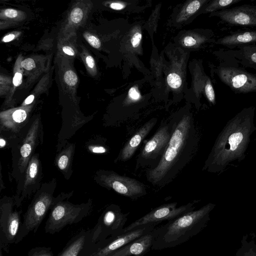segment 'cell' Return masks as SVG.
<instances>
[{
	"instance_id": "cell-3",
	"label": "cell",
	"mask_w": 256,
	"mask_h": 256,
	"mask_svg": "<svg viewBox=\"0 0 256 256\" xmlns=\"http://www.w3.org/2000/svg\"><path fill=\"white\" fill-rule=\"evenodd\" d=\"M216 204L208 203L156 228V237L152 250L172 248L190 240L207 225Z\"/></svg>"
},
{
	"instance_id": "cell-26",
	"label": "cell",
	"mask_w": 256,
	"mask_h": 256,
	"mask_svg": "<svg viewBox=\"0 0 256 256\" xmlns=\"http://www.w3.org/2000/svg\"><path fill=\"white\" fill-rule=\"evenodd\" d=\"M204 90L208 100L212 104H216V95L214 90L210 79L207 78L204 86Z\"/></svg>"
},
{
	"instance_id": "cell-37",
	"label": "cell",
	"mask_w": 256,
	"mask_h": 256,
	"mask_svg": "<svg viewBox=\"0 0 256 256\" xmlns=\"http://www.w3.org/2000/svg\"><path fill=\"white\" fill-rule=\"evenodd\" d=\"M22 82V74L20 72H16L13 78L12 82L14 86H19Z\"/></svg>"
},
{
	"instance_id": "cell-32",
	"label": "cell",
	"mask_w": 256,
	"mask_h": 256,
	"mask_svg": "<svg viewBox=\"0 0 256 256\" xmlns=\"http://www.w3.org/2000/svg\"><path fill=\"white\" fill-rule=\"evenodd\" d=\"M88 149L90 152L94 154H104L108 151L105 146L98 144L90 145L88 146Z\"/></svg>"
},
{
	"instance_id": "cell-24",
	"label": "cell",
	"mask_w": 256,
	"mask_h": 256,
	"mask_svg": "<svg viewBox=\"0 0 256 256\" xmlns=\"http://www.w3.org/2000/svg\"><path fill=\"white\" fill-rule=\"evenodd\" d=\"M236 256H256V244L253 240L248 241L244 237L242 240V246Z\"/></svg>"
},
{
	"instance_id": "cell-40",
	"label": "cell",
	"mask_w": 256,
	"mask_h": 256,
	"mask_svg": "<svg viewBox=\"0 0 256 256\" xmlns=\"http://www.w3.org/2000/svg\"><path fill=\"white\" fill-rule=\"evenodd\" d=\"M110 6L112 9L120 10L124 8L125 6L120 3L113 2L110 4Z\"/></svg>"
},
{
	"instance_id": "cell-2",
	"label": "cell",
	"mask_w": 256,
	"mask_h": 256,
	"mask_svg": "<svg viewBox=\"0 0 256 256\" xmlns=\"http://www.w3.org/2000/svg\"><path fill=\"white\" fill-rule=\"evenodd\" d=\"M256 108H244L230 118L218 136L202 170L220 174L232 164L244 159L252 134L256 130Z\"/></svg>"
},
{
	"instance_id": "cell-7",
	"label": "cell",
	"mask_w": 256,
	"mask_h": 256,
	"mask_svg": "<svg viewBox=\"0 0 256 256\" xmlns=\"http://www.w3.org/2000/svg\"><path fill=\"white\" fill-rule=\"evenodd\" d=\"M94 180L100 186L134 200L148 193L146 186L142 182L111 170H98Z\"/></svg>"
},
{
	"instance_id": "cell-38",
	"label": "cell",
	"mask_w": 256,
	"mask_h": 256,
	"mask_svg": "<svg viewBox=\"0 0 256 256\" xmlns=\"http://www.w3.org/2000/svg\"><path fill=\"white\" fill-rule=\"evenodd\" d=\"M4 14L8 18H14L17 16L18 12L15 10L8 8L4 10Z\"/></svg>"
},
{
	"instance_id": "cell-17",
	"label": "cell",
	"mask_w": 256,
	"mask_h": 256,
	"mask_svg": "<svg viewBox=\"0 0 256 256\" xmlns=\"http://www.w3.org/2000/svg\"><path fill=\"white\" fill-rule=\"evenodd\" d=\"M156 118H152L144 124L126 142L120 152L118 160L126 162L131 158L143 140L156 126Z\"/></svg>"
},
{
	"instance_id": "cell-6",
	"label": "cell",
	"mask_w": 256,
	"mask_h": 256,
	"mask_svg": "<svg viewBox=\"0 0 256 256\" xmlns=\"http://www.w3.org/2000/svg\"><path fill=\"white\" fill-rule=\"evenodd\" d=\"M14 198L4 196L0 200V256L8 253L10 246L15 244L22 226L20 214Z\"/></svg>"
},
{
	"instance_id": "cell-25",
	"label": "cell",
	"mask_w": 256,
	"mask_h": 256,
	"mask_svg": "<svg viewBox=\"0 0 256 256\" xmlns=\"http://www.w3.org/2000/svg\"><path fill=\"white\" fill-rule=\"evenodd\" d=\"M28 256H54V254L50 247L38 246L30 249Z\"/></svg>"
},
{
	"instance_id": "cell-9",
	"label": "cell",
	"mask_w": 256,
	"mask_h": 256,
	"mask_svg": "<svg viewBox=\"0 0 256 256\" xmlns=\"http://www.w3.org/2000/svg\"><path fill=\"white\" fill-rule=\"evenodd\" d=\"M172 133L170 121L162 122L158 128L145 144L138 156L136 168H153L160 162L170 140Z\"/></svg>"
},
{
	"instance_id": "cell-42",
	"label": "cell",
	"mask_w": 256,
	"mask_h": 256,
	"mask_svg": "<svg viewBox=\"0 0 256 256\" xmlns=\"http://www.w3.org/2000/svg\"><path fill=\"white\" fill-rule=\"evenodd\" d=\"M15 38V36L14 34H10L5 36L3 39L2 42H6L12 40Z\"/></svg>"
},
{
	"instance_id": "cell-36",
	"label": "cell",
	"mask_w": 256,
	"mask_h": 256,
	"mask_svg": "<svg viewBox=\"0 0 256 256\" xmlns=\"http://www.w3.org/2000/svg\"><path fill=\"white\" fill-rule=\"evenodd\" d=\"M197 43L196 40L192 36H186L184 39V44L186 46H192Z\"/></svg>"
},
{
	"instance_id": "cell-33",
	"label": "cell",
	"mask_w": 256,
	"mask_h": 256,
	"mask_svg": "<svg viewBox=\"0 0 256 256\" xmlns=\"http://www.w3.org/2000/svg\"><path fill=\"white\" fill-rule=\"evenodd\" d=\"M21 66L24 68L30 70L35 68L36 64L32 59L28 58L21 62Z\"/></svg>"
},
{
	"instance_id": "cell-13",
	"label": "cell",
	"mask_w": 256,
	"mask_h": 256,
	"mask_svg": "<svg viewBox=\"0 0 256 256\" xmlns=\"http://www.w3.org/2000/svg\"><path fill=\"white\" fill-rule=\"evenodd\" d=\"M42 166L38 154H34L30 160L23 181L20 184L16 194L13 197L17 208L24 200L35 194L41 187Z\"/></svg>"
},
{
	"instance_id": "cell-27",
	"label": "cell",
	"mask_w": 256,
	"mask_h": 256,
	"mask_svg": "<svg viewBox=\"0 0 256 256\" xmlns=\"http://www.w3.org/2000/svg\"><path fill=\"white\" fill-rule=\"evenodd\" d=\"M168 84L172 88H177L180 86L182 82L180 76L176 73H170L167 77Z\"/></svg>"
},
{
	"instance_id": "cell-11",
	"label": "cell",
	"mask_w": 256,
	"mask_h": 256,
	"mask_svg": "<svg viewBox=\"0 0 256 256\" xmlns=\"http://www.w3.org/2000/svg\"><path fill=\"white\" fill-rule=\"evenodd\" d=\"M156 224L142 225L116 237H110L94 244H88L80 256H107L132 240L150 232Z\"/></svg>"
},
{
	"instance_id": "cell-30",
	"label": "cell",
	"mask_w": 256,
	"mask_h": 256,
	"mask_svg": "<svg viewBox=\"0 0 256 256\" xmlns=\"http://www.w3.org/2000/svg\"><path fill=\"white\" fill-rule=\"evenodd\" d=\"M83 17V12L81 8H74L70 13V18L71 20L75 23L80 22Z\"/></svg>"
},
{
	"instance_id": "cell-22",
	"label": "cell",
	"mask_w": 256,
	"mask_h": 256,
	"mask_svg": "<svg viewBox=\"0 0 256 256\" xmlns=\"http://www.w3.org/2000/svg\"><path fill=\"white\" fill-rule=\"evenodd\" d=\"M75 147L74 144L68 143L56 158V166L66 179H69L72 172V164Z\"/></svg>"
},
{
	"instance_id": "cell-19",
	"label": "cell",
	"mask_w": 256,
	"mask_h": 256,
	"mask_svg": "<svg viewBox=\"0 0 256 256\" xmlns=\"http://www.w3.org/2000/svg\"><path fill=\"white\" fill-rule=\"evenodd\" d=\"M28 110L20 108L2 112L0 114V130L18 132L27 122Z\"/></svg>"
},
{
	"instance_id": "cell-20",
	"label": "cell",
	"mask_w": 256,
	"mask_h": 256,
	"mask_svg": "<svg viewBox=\"0 0 256 256\" xmlns=\"http://www.w3.org/2000/svg\"><path fill=\"white\" fill-rule=\"evenodd\" d=\"M256 42V30H238L230 33L217 40L216 44L228 48L252 44Z\"/></svg>"
},
{
	"instance_id": "cell-41",
	"label": "cell",
	"mask_w": 256,
	"mask_h": 256,
	"mask_svg": "<svg viewBox=\"0 0 256 256\" xmlns=\"http://www.w3.org/2000/svg\"><path fill=\"white\" fill-rule=\"evenodd\" d=\"M62 50L65 54H66L68 55H70L71 56H73L74 55V50L70 46H64L62 48Z\"/></svg>"
},
{
	"instance_id": "cell-8",
	"label": "cell",
	"mask_w": 256,
	"mask_h": 256,
	"mask_svg": "<svg viewBox=\"0 0 256 256\" xmlns=\"http://www.w3.org/2000/svg\"><path fill=\"white\" fill-rule=\"evenodd\" d=\"M129 214V212L124 213L117 204H111L108 206L91 230L90 244L124 234V226Z\"/></svg>"
},
{
	"instance_id": "cell-29",
	"label": "cell",
	"mask_w": 256,
	"mask_h": 256,
	"mask_svg": "<svg viewBox=\"0 0 256 256\" xmlns=\"http://www.w3.org/2000/svg\"><path fill=\"white\" fill-rule=\"evenodd\" d=\"M65 82L70 86H74L78 82V77L76 74L72 70L66 71L64 74Z\"/></svg>"
},
{
	"instance_id": "cell-31",
	"label": "cell",
	"mask_w": 256,
	"mask_h": 256,
	"mask_svg": "<svg viewBox=\"0 0 256 256\" xmlns=\"http://www.w3.org/2000/svg\"><path fill=\"white\" fill-rule=\"evenodd\" d=\"M84 36L90 46L96 48H98L101 46L100 40L96 36L89 34H85Z\"/></svg>"
},
{
	"instance_id": "cell-16",
	"label": "cell",
	"mask_w": 256,
	"mask_h": 256,
	"mask_svg": "<svg viewBox=\"0 0 256 256\" xmlns=\"http://www.w3.org/2000/svg\"><path fill=\"white\" fill-rule=\"evenodd\" d=\"M156 236L155 228L107 256H144L152 249Z\"/></svg>"
},
{
	"instance_id": "cell-12",
	"label": "cell",
	"mask_w": 256,
	"mask_h": 256,
	"mask_svg": "<svg viewBox=\"0 0 256 256\" xmlns=\"http://www.w3.org/2000/svg\"><path fill=\"white\" fill-rule=\"evenodd\" d=\"M198 202V200H194L178 207H177V202L160 205L124 228V232L130 231L142 225L148 224L158 225L163 221L168 222L174 220L194 210L196 204Z\"/></svg>"
},
{
	"instance_id": "cell-34",
	"label": "cell",
	"mask_w": 256,
	"mask_h": 256,
	"mask_svg": "<svg viewBox=\"0 0 256 256\" xmlns=\"http://www.w3.org/2000/svg\"><path fill=\"white\" fill-rule=\"evenodd\" d=\"M142 38V34L139 32H136L132 36L130 40V42L134 48H137Z\"/></svg>"
},
{
	"instance_id": "cell-14",
	"label": "cell",
	"mask_w": 256,
	"mask_h": 256,
	"mask_svg": "<svg viewBox=\"0 0 256 256\" xmlns=\"http://www.w3.org/2000/svg\"><path fill=\"white\" fill-rule=\"evenodd\" d=\"M42 124L40 118L35 119L31 124L20 149V156L16 164L17 172L23 176L36 146L42 135Z\"/></svg>"
},
{
	"instance_id": "cell-23",
	"label": "cell",
	"mask_w": 256,
	"mask_h": 256,
	"mask_svg": "<svg viewBox=\"0 0 256 256\" xmlns=\"http://www.w3.org/2000/svg\"><path fill=\"white\" fill-rule=\"evenodd\" d=\"M242 0H214L208 4L204 12H214L229 8L233 4L238 3Z\"/></svg>"
},
{
	"instance_id": "cell-15",
	"label": "cell",
	"mask_w": 256,
	"mask_h": 256,
	"mask_svg": "<svg viewBox=\"0 0 256 256\" xmlns=\"http://www.w3.org/2000/svg\"><path fill=\"white\" fill-rule=\"evenodd\" d=\"M211 15L228 25L256 26V4H242L212 12Z\"/></svg>"
},
{
	"instance_id": "cell-44",
	"label": "cell",
	"mask_w": 256,
	"mask_h": 256,
	"mask_svg": "<svg viewBox=\"0 0 256 256\" xmlns=\"http://www.w3.org/2000/svg\"><path fill=\"white\" fill-rule=\"evenodd\" d=\"M6 141L2 138H0V148H2L5 146Z\"/></svg>"
},
{
	"instance_id": "cell-43",
	"label": "cell",
	"mask_w": 256,
	"mask_h": 256,
	"mask_svg": "<svg viewBox=\"0 0 256 256\" xmlns=\"http://www.w3.org/2000/svg\"><path fill=\"white\" fill-rule=\"evenodd\" d=\"M34 100V95H30L29 96L24 100L23 105H28L30 104H31Z\"/></svg>"
},
{
	"instance_id": "cell-35",
	"label": "cell",
	"mask_w": 256,
	"mask_h": 256,
	"mask_svg": "<svg viewBox=\"0 0 256 256\" xmlns=\"http://www.w3.org/2000/svg\"><path fill=\"white\" fill-rule=\"evenodd\" d=\"M128 94L130 98L133 100H137L140 98V92L135 87H132L129 90Z\"/></svg>"
},
{
	"instance_id": "cell-5",
	"label": "cell",
	"mask_w": 256,
	"mask_h": 256,
	"mask_svg": "<svg viewBox=\"0 0 256 256\" xmlns=\"http://www.w3.org/2000/svg\"><path fill=\"white\" fill-rule=\"evenodd\" d=\"M92 201L74 204L66 200L56 204L50 209L44 226V232L54 234L68 225L77 224L89 216L92 210Z\"/></svg>"
},
{
	"instance_id": "cell-28",
	"label": "cell",
	"mask_w": 256,
	"mask_h": 256,
	"mask_svg": "<svg viewBox=\"0 0 256 256\" xmlns=\"http://www.w3.org/2000/svg\"><path fill=\"white\" fill-rule=\"evenodd\" d=\"M206 0H194L190 2L186 8V13L193 14L196 12L204 4Z\"/></svg>"
},
{
	"instance_id": "cell-21",
	"label": "cell",
	"mask_w": 256,
	"mask_h": 256,
	"mask_svg": "<svg viewBox=\"0 0 256 256\" xmlns=\"http://www.w3.org/2000/svg\"><path fill=\"white\" fill-rule=\"evenodd\" d=\"M91 230H82L72 236L57 256H80L90 241Z\"/></svg>"
},
{
	"instance_id": "cell-4",
	"label": "cell",
	"mask_w": 256,
	"mask_h": 256,
	"mask_svg": "<svg viewBox=\"0 0 256 256\" xmlns=\"http://www.w3.org/2000/svg\"><path fill=\"white\" fill-rule=\"evenodd\" d=\"M56 186V180L52 178L42 184L34 196L24 215L21 227L15 244L21 242L30 232L36 233L48 212L56 203L70 198L73 194L62 192L56 197L54 194Z\"/></svg>"
},
{
	"instance_id": "cell-1",
	"label": "cell",
	"mask_w": 256,
	"mask_h": 256,
	"mask_svg": "<svg viewBox=\"0 0 256 256\" xmlns=\"http://www.w3.org/2000/svg\"><path fill=\"white\" fill-rule=\"evenodd\" d=\"M170 121L172 133L166 150L158 164L146 170L148 181L158 187L171 182L190 162L198 148L200 134L190 114L177 115Z\"/></svg>"
},
{
	"instance_id": "cell-18",
	"label": "cell",
	"mask_w": 256,
	"mask_h": 256,
	"mask_svg": "<svg viewBox=\"0 0 256 256\" xmlns=\"http://www.w3.org/2000/svg\"><path fill=\"white\" fill-rule=\"evenodd\" d=\"M222 58L236 62L246 68L256 70V44L240 46L222 51Z\"/></svg>"
},
{
	"instance_id": "cell-39",
	"label": "cell",
	"mask_w": 256,
	"mask_h": 256,
	"mask_svg": "<svg viewBox=\"0 0 256 256\" xmlns=\"http://www.w3.org/2000/svg\"><path fill=\"white\" fill-rule=\"evenodd\" d=\"M87 66L90 68H93L95 65L94 58L91 56H88L86 58Z\"/></svg>"
},
{
	"instance_id": "cell-10",
	"label": "cell",
	"mask_w": 256,
	"mask_h": 256,
	"mask_svg": "<svg viewBox=\"0 0 256 256\" xmlns=\"http://www.w3.org/2000/svg\"><path fill=\"white\" fill-rule=\"evenodd\" d=\"M216 72L220 80L236 94L256 92V74L230 62L220 64Z\"/></svg>"
}]
</instances>
